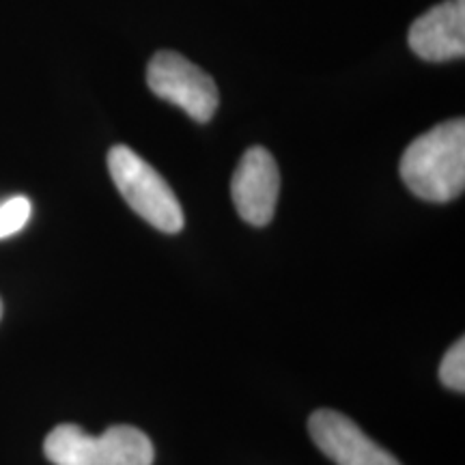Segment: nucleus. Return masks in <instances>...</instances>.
Here are the masks:
<instances>
[{"label":"nucleus","mask_w":465,"mask_h":465,"mask_svg":"<svg viewBox=\"0 0 465 465\" xmlns=\"http://www.w3.org/2000/svg\"><path fill=\"white\" fill-rule=\"evenodd\" d=\"M401 179L418 199L449 203L465 188V124L452 119L418 136L401 158Z\"/></svg>","instance_id":"1"},{"label":"nucleus","mask_w":465,"mask_h":465,"mask_svg":"<svg viewBox=\"0 0 465 465\" xmlns=\"http://www.w3.org/2000/svg\"><path fill=\"white\" fill-rule=\"evenodd\" d=\"M54 465H153V444L141 429L116 424L102 435H89L78 424H58L44 441Z\"/></svg>","instance_id":"2"},{"label":"nucleus","mask_w":465,"mask_h":465,"mask_svg":"<svg viewBox=\"0 0 465 465\" xmlns=\"http://www.w3.org/2000/svg\"><path fill=\"white\" fill-rule=\"evenodd\" d=\"M108 171L127 205L162 232L183 229V209L166 179L136 151L116 144L108 151Z\"/></svg>","instance_id":"3"},{"label":"nucleus","mask_w":465,"mask_h":465,"mask_svg":"<svg viewBox=\"0 0 465 465\" xmlns=\"http://www.w3.org/2000/svg\"><path fill=\"white\" fill-rule=\"evenodd\" d=\"M147 84L160 100L174 104L199 124H207L218 110L220 95L212 75L177 52L162 50L151 58Z\"/></svg>","instance_id":"4"},{"label":"nucleus","mask_w":465,"mask_h":465,"mask_svg":"<svg viewBox=\"0 0 465 465\" xmlns=\"http://www.w3.org/2000/svg\"><path fill=\"white\" fill-rule=\"evenodd\" d=\"M281 194V173L276 160L263 147H252L242 155L231 179V199L237 213L252 226L272 223Z\"/></svg>","instance_id":"5"},{"label":"nucleus","mask_w":465,"mask_h":465,"mask_svg":"<svg viewBox=\"0 0 465 465\" xmlns=\"http://www.w3.org/2000/svg\"><path fill=\"white\" fill-rule=\"evenodd\" d=\"M308 431L317 449L336 465H401L366 435L351 418L334 410H319L308 420Z\"/></svg>","instance_id":"6"},{"label":"nucleus","mask_w":465,"mask_h":465,"mask_svg":"<svg viewBox=\"0 0 465 465\" xmlns=\"http://www.w3.org/2000/svg\"><path fill=\"white\" fill-rule=\"evenodd\" d=\"M410 48L431 63L461 58L465 54V0H446L418 17L410 28Z\"/></svg>","instance_id":"7"},{"label":"nucleus","mask_w":465,"mask_h":465,"mask_svg":"<svg viewBox=\"0 0 465 465\" xmlns=\"http://www.w3.org/2000/svg\"><path fill=\"white\" fill-rule=\"evenodd\" d=\"M440 380L455 392L465 391V341L459 339L440 364Z\"/></svg>","instance_id":"8"},{"label":"nucleus","mask_w":465,"mask_h":465,"mask_svg":"<svg viewBox=\"0 0 465 465\" xmlns=\"http://www.w3.org/2000/svg\"><path fill=\"white\" fill-rule=\"evenodd\" d=\"M28 218H31V201L26 196H14L3 203L0 205V240L25 229Z\"/></svg>","instance_id":"9"},{"label":"nucleus","mask_w":465,"mask_h":465,"mask_svg":"<svg viewBox=\"0 0 465 465\" xmlns=\"http://www.w3.org/2000/svg\"><path fill=\"white\" fill-rule=\"evenodd\" d=\"M0 317H3V302H0Z\"/></svg>","instance_id":"10"}]
</instances>
